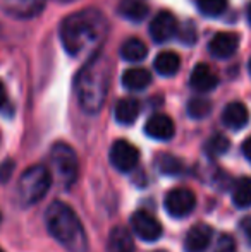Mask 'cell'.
<instances>
[{
  "mask_svg": "<svg viewBox=\"0 0 251 252\" xmlns=\"http://www.w3.org/2000/svg\"><path fill=\"white\" fill-rule=\"evenodd\" d=\"M108 24L100 10L84 9L64 19L61 40L66 52L72 57H91L100 50Z\"/></svg>",
  "mask_w": 251,
  "mask_h": 252,
  "instance_id": "obj_1",
  "label": "cell"
},
{
  "mask_svg": "<svg viewBox=\"0 0 251 252\" xmlns=\"http://www.w3.org/2000/svg\"><path fill=\"white\" fill-rule=\"evenodd\" d=\"M110 81V63L97 52L83 67L77 79V100L86 113H97L107 96Z\"/></svg>",
  "mask_w": 251,
  "mask_h": 252,
  "instance_id": "obj_2",
  "label": "cell"
},
{
  "mask_svg": "<svg viewBox=\"0 0 251 252\" xmlns=\"http://www.w3.org/2000/svg\"><path fill=\"white\" fill-rule=\"evenodd\" d=\"M45 221L50 235L67 252H86L88 237L81 225L77 215L64 204L62 201H54L45 213Z\"/></svg>",
  "mask_w": 251,
  "mask_h": 252,
  "instance_id": "obj_3",
  "label": "cell"
},
{
  "mask_svg": "<svg viewBox=\"0 0 251 252\" xmlns=\"http://www.w3.org/2000/svg\"><path fill=\"white\" fill-rule=\"evenodd\" d=\"M52 184V175L47 166L33 165L21 175L17 182V199L23 206L36 204L45 197Z\"/></svg>",
  "mask_w": 251,
  "mask_h": 252,
  "instance_id": "obj_4",
  "label": "cell"
},
{
  "mask_svg": "<svg viewBox=\"0 0 251 252\" xmlns=\"http://www.w3.org/2000/svg\"><path fill=\"white\" fill-rule=\"evenodd\" d=\"M52 163L55 166L59 179L66 187L72 186L77 179V156L71 146L64 143H57L52 148Z\"/></svg>",
  "mask_w": 251,
  "mask_h": 252,
  "instance_id": "obj_5",
  "label": "cell"
},
{
  "mask_svg": "<svg viewBox=\"0 0 251 252\" xmlns=\"http://www.w3.org/2000/svg\"><path fill=\"white\" fill-rule=\"evenodd\" d=\"M165 209L172 218H184L196 208V196L186 187H176L165 196Z\"/></svg>",
  "mask_w": 251,
  "mask_h": 252,
  "instance_id": "obj_6",
  "label": "cell"
},
{
  "mask_svg": "<svg viewBox=\"0 0 251 252\" xmlns=\"http://www.w3.org/2000/svg\"><path fill=\"white\" fill-rule=\"evenodd\" d=\"M138 161H140V151L136 146L129 143V141L119 139L112 144L110 148V163L114 165L115 170L122 173H129L136 168Z\"/></svg>",
  "mask_w": 251,
  "mask_h": 252,
  "instance_id": "obj_7",
  "label": "cell"
},
{
  "mask_svg": "<svg viewBox=\"0 0 251 252\" xmlns=\"http://www.w3.org/2000/svg\"><path fill=\"white\" fill-rule=\"evenodd\" d=\"M131 228L136 233V237H140L141 240H146V242H155L162 237L160 221L143 209H140L131 216Z\"/></svg>",
  "mask_w": 251,
  "mask_h": 252,
  "instance_id": "obj_8",
  "label": "cell"
},
{
  "mask_svg": "<svg viewBox=\"0 0 251 252\" xmlns=\"http://www.w3.org/2000/svg\"><path fill=\"white\" fill-rule=\"evenodd\" d=\"M178 21L171 12H158L150 23V36L155 43H165L178 34Z\"/></svg>",
  "mask_w": 251,
  "mask_h": 252,
  "instance_id": "obj_9",
  "label": "cell"
},
{
  "mask_svg": "<svg viewBox=\"0 0 251 252\" xmlns=\"http://www.w3.org/2000/svg\"><path fill=\"white\" fill-rule=\"evenodd\" d=\"M47 0H0V5L9 16L30 19L40 14Z\"/></svg>",
  "mask_w": 251,
  "mask_h": 252,
  "instance_id": "obj_10",
  "label": "cell"
},
{
  "mask_svg": "<svg viewBox=\"0 0 251 252\" xmlns=\"http://www.w3.org/2000/svg\"><path fill=\"white\" fill-rule=\"evenodd\" d=\"M144 132L148 137L157 141H169L174 137L176 127L171 117L164 115V113H155L144 124Z\"/></svg>",
  "mask_w": 251,
  "mask_h": 252,
  "instance_id": "obj_11",
  "label": "cell"
},
{
  "mask_svg": "<svg viewBox=\"0 0 251 252\" xmlns=\"http://www.w3.org/2000/svg\"><path fill=\"white\" fill-rule=\"evenodd\" d=\"M239 47V38L236 33H229V31H222L217 33L208 43V52L215 57V59H229L236 53Z\"/></svg>",
  "mask_w": 251,
  "mask_h": 252,
  "instance_id": "obj_12",
  "label": "cell"
},
{
  "mask_svg": "<svg viewBox=\"0 0 251 252\" xmlns=\"http://www.w3.org/2000/svg\"><path fill=\"white\" fill-rule=\"evenodd\" d=\"M212 228L205 223H198L186 233L184 251L186 252H205L212 242Z\"/></svg>",
  "mask_w": 251,
  "mask_h": 252,
  "instance_id": "obj_13",
  "label": "cell"
},
{
  "mask_svg": "<svg viewBox=\"0 0 251 252\" xmlns=\"http://www.w3.org/2000/svg\"><path fill=\"white\" fill-rule=\"evenodd\" d=\"M189 84L194 91H198V93H208V91L217 88L218 77L207 63H198V65L193 69V72H191Z\"/></svg>",
  "mask_w": 251,
  "mask_h": 252,
  "instance_id": "obj_14",
  "label": "cell"
},
{
  "mask_svg": "<svg viewBox=\"0 0 251 252\" xmlns=\"http://www.w3.org/2000/svg\"><path fill=\"white\" fill-rule=\"evenodd\" d=\"M222 122H224L225 127H229V129H232V130H239L248 126L250 112L245 103H241V101L229 103L224 108V112H222Z\"/></svg>",
  "mask_w": 251,
  "mask_h": 252,
  "instance_id": "obj_15",
  "label": "cell"
},
{
  "mask_svg": "<svg viewBox=\"0 0 251 252\" xmlns=\"http://www.w3.org/2000/svg\"><path fill=\"white\" fill-rule=\"evenodd\" d=\"M140 115V101L136 98H122L115 105V120L122 126H131Z\"/></svg>",
  "mask_w": 251,
  "mask_h": 252,
  "instance_id": "obj_16",
  "label": "cell"
},
{
  "mask_svg": "<svg viewBox=\"0 0 251 252\" xmlns=\"http://www.w3.org/2000/svg\"><path fill=\"white\" fill-rule=\"evenodd\" d=\"M151 83V74L146 69H141V67H133V69H127L122 76V84L129 91H141Z\"/></svg>",
  "mask_w": 251,
  "mask_h": 252,
  "instance_id": "obj_17",
  "label": "cell"
},
{
  "mask_svg": "<svg viewBox=\"0 0 251 252\" xmlns=\"http://www.w3.org/2000/svg\"><path fill=\"white\" fill-rule=\"evenodd\" d=\"M153 67L160 76L171 77L178 74L179 67H181V59L176 52H162L155 59Z\"/></svg>",
  "mask_w": 251,
  "mask_h": 252,
  "instance_id": "obj_18",
  "label": "cell"
},
{
  "mask_svg": "<svg viewBox=\"0 0 251 252\" xmlns=\"http://www.w3.org/2000/svg\"><path fill=\"white\" fill-rule=\"evenodd\" d=\"M119 14L127 21L140 23V21H143L148 16V5L143 0H121Z\"/></svg>",
  "mask_w": 251,
  "mask_h": 252,
  "instance_id": "obj_19",
  "label": "cell"
},
{
  "mask_svg": "<svg viewBox=\"0 0 251 252\" xmlns=\"http://www.w3.org/2000/svg\"><path fill=\"white\" fill-rule=\"evenodd\" d=\"M108 251L110 252H134V242L131 233L122 226H115L108 235Z\"/></svg>",
  "mask_w": 251,
  "mask_h": 252,
  "instance_id": "obj_20",
  "label": "cell"
},
{
  "mask_svg": "<svg viewBox=\"0 0 251 252\" xmlns=\"http://www.w3.org/2000/svg\"><path fill=\"white\" fill-rule=\"evenodd\" d=\"M146 45L141 40H136V38H129L121 47V57L127 60V62H141L146 57Z\"/></svg>",
  "mask_w": 251,
  "mask_h": 252,
  "instance_id": "obj_21",
  "label": "cell"
},
{
  "mask_svg": "<svg viewBox=\"0 0 251 252\" xmlns=\"http://www.w3.org/2000/svg\"><path fill=\"white\" fill-rule=\"evenodd\" d=\"M232 202L238 208L246 209L251 206V179H239L232 187Z\"/></svg>",
  "mask_w": 251,
  "mask_h": 252,
  "instance_id": "obj_22",
  "label": "cell"
},
{
  "mask_svg": "<svg viewBox=\"0 0 251 252\" xmlns=\"http://www.w3.org/2000/svg\"><path fill=\"white\" fill-rule=\"evenodd\" d=\"M157 168L162 175H169V177H178L184 173V165H182V161L172 155H162L157 161Z\"/></svg>",
  "mask_w": 251,
  "mask_h": 252,
  "instance_id": "obj_23",
  "label": "cell"
},
{
  "mask_svg": "<svg viewBox=\"0 0 251 252\" xmlns=\"http://www.w3.org/2000/svg\"><path fill=\"white\" fill-rule=\"evenodd\" d=\"M196 7L203 16L217 17L227 9V0H196Z\"/></svg>",
  "mask_w": 251,
  "mask_h": 252,
  "instance_id": "obj_24",
  "label": "cell"
},
{
  "mask_svg": "<svg viewBox=\"0 0 251 252\" xmlns=\"http://www.w3.org/2000/svg\"><path fill=\"white\" fill-rule=\"evenodd\" d=\"M212 112V101L207 98H193L188 103V115L191 119H205Z\"/></svg>",
  "mask_w": 251,
  "mask_h": 252,
  "instance_id": "obj_25",
  "label": "cell"
},
{
  "mask_svg": "<svg viewBox=\"0 0 251 252\" xmlns=\"http://www.w3.org/2000/svg\"><path fill=\"white\" fill-rule=\"evenodd\" d=\"M229 146H231V143H229L227 137L222 136V134H215L207 141L205 151H207L208 156H220L229 151Z\"/></svg>",
  "mask_w": 251,
  "mask_h": 252,
  "instance_id": "obj_26",
  "label": "cell"
},
{
  "mask_svg": "<svg viewBox=\"0 0 251 252\" xmlns=\"http://www.w3.org/2000/svg\"><path fill=\"white\" fill-rule=\"evenodd\" d=\"M214 252H238V246H236V240L229 233H220L215 242Z\"/></svg>",
  "mask_w": 251,
  "mask_h": 252,
  "instance_id": "obj_27",
  "label": "cell"
},
{
  "mask_svg": "<svg viewBox=\"0 0 251 252\" xmlns=\"http://www.w3.org/2000/svg\"><path fill=\"white\" fill-rule=\"evenodd\" d=\"M178 36L184 45H193L194 41H196V30H194V24L193 23H186L182 28H179Z\"/></svg>",
  "mask_w": 251,
  "mask_h": 252,
  "instance_id": "obj_28",
  "label": "cell"
},
{
  "mask_svg": "<svg viewBox=\"0 0 251 252\" xmlns=\"http://www.w3.org/2000/svg\"><path fill=\"white\" fill-rule=\"evenodd\" d=\"M12 172H14V161L12 159H5L0 165V184H5L12 177Z\"/></svg>",
  "mask_w": 251,
  "mask_h": 252,
  "instance_id": "obj_29",
  "label": "cell"
},
{
  "mask_svg": "<svg viewBox=\"0 0 251 252\" xmlns=\"http://www.w3.org/2000/svg\"><path fill=\"white\" fill-rule=\"evenodd\" d=\"M241 228H243V232H245V235H246V239L251 242V216H248V218H245L241 221Z\"/></svg>",
  "mask_w": 251,
  "mask_h": 252,
  "instance_id": "obj_30",
  "label": "cell"
},
{
  "mask_svg": "<svg viewBox=\"0 0 251 252\" xmlns=\"http://www.w3.org/2000/svg\"><path fill=\"white\" fill-rule=\"evenodd\" d=\"M243 155L251 161V137H248V139L243 143Z\"/></svg>",
  "mask_w": 251,
  "mask_h": 252,
  "instance_id": "obj_31",
  "label": "cell"
},
{
  "mask_svg": "<svg viewBox=\"0 0 251 252\" xmlns=\"http://www.w3.org/2000/svg\"><path fill=\"white\" fill-rule=\"evenodd\" d=\"M5 101H7V91H5V88H3V84L0 83V108L5 105Z\"/></svg>",
  "mask_w": 251,
  "mask_h": 252,
  "instance_id": "obj_32",
  "label": "cell"
},
{
  "mask_svg": "<svg viewBox=\"0 0 251 252\" xmlns=\"http://www.w3.org/2000/svg\"><path fill=\"white\" fill-rule=\"evenodd\" d=\"M246 14H248V21H250V24H251V3L248 5V12H246Z\"/></svg>",
  "mask_w": 251,
  "mask_h": 252,
  "instance_id": "obj_33",
  "label": "cell"
},
{
  "mask_svg": "<svg viewBox=\"0 0 251 252\" xmlns=\"http://www.w3.org/2000/svg\"><path fill=\"white\" fill-rule=\"evenodd\" d=\"M248 67H250V74H251V60H250V65Z\"/></svg>",
  "mask_w": 251,
  "mask_h": 252,
  "instance_id": "obj_34",
  "label": "cell"
},
{
  "mask_svg": "<svg viewBox=\"0 0 251 252\" xmlns=\"http://www.w3.org/2000/svg\"><path fill=\"white\" fill-rule=\"evenodd\" d=\"M0 221H2V215H0Z\"/></svg>",
  "mask_w": 251,
  "mask_h": 252,
  "instance_id": "obj_35",
  "label": "cell"
},
{
  "mask_svg": "<svg viewBox=\"0 0 251 252\" xmlns=\"http://www.w3.org/2000/svg\"><path fill=\"white\" fill-rule=\"evenodd\" d=\"M155 252H164V251H155Z\"/></svg>",
  "mask_w": 251,
  "mask_h": 252,
  "instance_id": "obj_36",
  "label": "cell"
},
{
  "mask_svg": "<svg viewBox=\"0 0 251 252\" xmlns=\"http://www.w3.org/2000/svg\"><path fill=\"white\" fill-rule=\"evenodd\" d=\"M0 252H3V251H2V249H0Z\"/></svg>",
  "mask_w": 251,
  "mask_h": 252,
  "instance_id": "obj_37",
  "label": "cell"
}]
</instances>
